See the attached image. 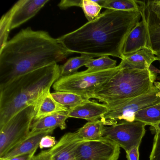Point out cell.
Returning a JSON list of instances; mask_svg holds the SVG:
<instances>
[{
    "mask_svg": "<svg viewBox=\"0 0 160 160\" xmlns=\"http://www.w3.org/2000/svg\"><path fill=\"white\" fill-rule=\"evenodd\" d=\"M139 147H134L126 152V157L128 160H139Z\"/></svg>",
    "mask_w": 160,
    "mask_h": 160,
    "instance_id": "cell-30",
    "label": "cell"
},
{
    "mask_svg": "<svg viewBox=\"0 0 160 160\" xmlns=\"http://www.w3.org/2000/svg\"><path fill=\"white\" fill-rule=\"evenodd\" d=\"M51 94L58 103L68 110L72 109L89 100L82 95L67 92L56 91Z\"/></svg>",
    "mask_w": 160,
    "mask_h": 160,
    "instance_id": "cell-20",
    "label": "cell"
},
{
    "mask_svg": "<svg viewBox=\"0 0 160 160\" xmlns=\"http://www.w3.org/2000/svg\"><path fill=\"white\" fill-rule=\"evenodd\" d=\"M49 0H20L13 6L11 30L18 28L35 16Z\"/></svg>",
    "mask_w": 160,
    "mask_h": 160,
    "instance_id": "cell-11",
    "label": "cell"
},
{
    "mask_svg": "<svg viewBox=\"0 0 160 160\" xmlns=\"http://www.w3.org/2000/svg\"><path fill=\"white\" fill-rule=\"evenodd\" d=\"M135 121L153 126L160 122V102L138 111L135 115Z\"/></svg>",
    "mask_w": 160,
    "mask_h": 160,
    "instance_id": "cell-22",
    "label": "cell"
},
{
    "mask_svg": "<svg viewBox=\"0 0 160 160\" xmlns=\"http://www.w3.org/2000/svg\"><path fill=\"white\" fill-rule=\"evenodd\" d=\"M54 130V129H50L30 133L27 138L10 150L0 159H10L15 156L36 152L42 138L45 136L52 134Z\"/></svg>",
    "mask_w": 160,
    "mask_h": 160,
    "instance_id": "cell-15",
    "label": "cell"
},
{
    "mask_svg": "<svg viewBox=\"0 0 160 160\" xmlns=\"http://www.w3.org/2000/svg\"><path fill=\"white\" fill-rule=\"evenodd\" d=\"M156 80H157V81H156L154 82V85L156 86L160 90V76H157Z\"/></svg>",
    "mask_w": 160,
    "mask_h": 160,
    "instance_id": "cell-34",
    "label": "cell"
},
{
    "mask_svg": "<svg viewBox=\"0 0 160 160\" xmlns=\"http://www.w3.org/2000/svg\"><path fill=\"white\" fill-rule=\"evenodd\" d=\"M140 19L139 11L106 9L96 19L58 39L72 54L93 58L112 56L122 60L126 38Z\"/></svg>",
    "mask_w": 160,
    "mask_h": 160,
    "instance_id": "cell-1",
    "label": "cell"
},
{
    "mask_svg": "<svg viewBox=\"0 0 160 160\" xmlns=\"http://www.w3.org/2000/svg\"><path fill=\"white\" fill-rule=\"evenodd\" d=\"M102 8L116 11H139V5L137 1L135 0H104Z\"/></svg>",
    "mask_w": 160,
    "mask_h": 160,
    "instance_id": "cell-23",
    "label": "cell"
},
{
    "mask_svg": "<svg viewBox=\"0 0 160 160\" xmlns=\"http://www.w3.org/2000/svg\"><path fill=\"white\" fill-rule=\"evenodd\" d=\"M151 127H153V129L155 131V133H158L160 134V122L151 126Z\"/></svg>",
    "mask_w": 160,
    "mask_h": 160,
    "instance_id": "cell-33",
    "label": "cell"
},
{
    "mask_svg": "<svg viewBox=\"0 0 160 160\" xmlns=\"http://www.w3.org/2000/svg\"><path fill=\"white\" fill-rule=\"evenodd\" d=\"M68 111L57 112L38 119L33 120L31 126L30 132L42 130L55 129L57 128L64 130L66 128V121L68 118Z\"/></svg>",
    "mask_w": 160,
    "mask_h": 160,
    "instance_id": "cell-17",
    "label": "cell"
},
{
    "mask_svg": "<svg viewBox=\"0 0 160 160\" xmlns=\"http://www.w3.org/2000/svg\"><path fill=\"white\" fill-rule=\"evenodd\" d=\"M149 160H160V134L155 133Z\"/></svg>",
    "mask_w": 160,
    "mask_h": 160,
    "instance_id": "cell-27",
    "label": "cell"
},
{
    "mask_svg": "<svg viewBox=\"0 0 160 160\" xmlns=\"http://www.w3.org/2000/svg\"><path fill=\"white\" fill-rule=\"evenodd\" d=\"M14 12L13 7H12L6 14L3 15L0 21V50L8 42L9 32L11 29V21Z\"/></svg>",
    "mask_w": 160,
    "mask_h": 160,
    "instance_id": "cell-24",
    "label": "cell"
},
{
    "mask_svg": "<svg viewBox=\"0 0 160 160\" xmlns=\"http://www.w3.org/2000/svg\"><path fill=\"white\" fill-rule=\"evenodd\" d=\"M72 54L46 32L31 28L21 30L0 50V87L22 75L62 61Z\"/></svg>",
    "mask_w": 160,
    "mask_h": 160,
    "instance_id": "cell-2",
    "label": "cell"
},
{
    "mask_svg": "<svg viewBox=\"0 0 160 160\" xmlns=\"http://www.w3.org/2000/svg\"><path fill=\"white\" fill-rule=\"evenodd\" d=\"M68 110L54 100L49 91L45 93L38 101L34 120L38 119L57 112Z\"/></svg>",
    "mask_w": 160,
    "mask_h": 160,
    "instance_id": "cell-18",
    "label": "cell"
},
{
    "mask_svg": "<svg viewBox=\"0 0 160 160\" xmlns=\"http://www.w3.org/2000/svg\"><path fill=\"white\" fill-rule=\"evenodd\" d=\"M109 108L105 104L89 100L68 110L69 118L82 119L88 122L101 119L108 112Z\"/></svg>",
    "mask_w": 160,
    "mask_h": 160,
    "instance_id": "cell-13",
    "label": "cell"
},
{
    "mask_svg": "<svg viewBox=\"0 0 160 160\" xmlns=\"http://www.w3.org/2000/svg\"><path fill=\"white\" fill-rule=\"evenodd\" d=\"M117 63V61L109 58V56H103L97 59H92L85 66L89 69L103 71L116 68Z\"/></svg>",
    "mask_w": 160,
    "mask_h": 160,
    "instance_id": "cell-25",
    "label": "cell"
},
{
    "mask_svg": "<svg viewBox=\"0 0 160 160\" xmlns=\"http://www.w3.org/2000/svg\"><path fill=\"white\" fill-rule=\"evenodd\" d=\"M38 102L21 110L0 128V158L28 137Z\"/></svg>",
    "mask_w": 160,
    "mask_h": 160,
    "instance_id": "cell-6",
    "label": "cell"
},
{
    "mask_svg": "<svg viewBox=\"0 0 160 160\" xmlns=\"http://www.w3.org/2000/svg\"><path fill=\"white\" fill-rule=\"evenodd\" d=\"M81 141L76 132L65 134L49 149L50 160H76V150Z\"/></svg>",
    "mask_w": 160,
    "mask_h": 160,
    "instance_id": "cell-12",
    "label": "cell"
},
{
    "mask_svg": "<svg viewBox=\"0 0 160 160\" xmlns=\"http://www.w3.org/2000/svg\"><path fill=\"white\" fill-rule=\"evenodd\" d=\"M147 47L146 28L143 20L138 22L126 38L122 50L123 58Z\"/></svg>",
    "mask_w": 160,
    "mask_h": 160,
    "instance_id": "cell-16",
    "label": "cell"
},
{
    "mask_svg": "<svg viewBox=\"0 0 160 160\" xmlns=\"http://www.w3.org/2000/svg\"><path fill=\"white\" fill-rule=\"evenodd\" d=\"M93 58V57L91 56L82 55L80 57L69 59L63 65L60 66V78L70 76L76 73L78 69L82 66H85Z\"/></svg>",
    "mask_w": 160,
    "mask_h": 160,
    "instance_id": "cell-21",
    "label": "cell"
},
{
    "mask_svg": "<svg viewBox=\"0 0 160 160\" xmlns=\"http://www.w3.org/2000/svg\"><path fill=\"white\" fill-rule=\"evenodd\" d=\"M81 8L88 22L96 19L101 14L102 7L97 1L82 0Z\"/></svg>",
    "mask_w": 160,
    "mask_h": 160,
    "instance_id": "cell-26",
    "label": "cell"
},
{
    "mask_svg": "<svg viewBox=\"0 0 160 160\" xmlns=\"http://www.w3.org/2000/svg\"><path fill=\"white\" fill-rule=\"evenodd\" d=\"M31 160H50L49 150L43 151L36 155H34Z\"/></svg>",
    "mask_w": 160,
    "mask_h": 160,
    "instance_id": "cell-31",
    "label": "cell"
},
{
    "mask_svg": "<svg viewBox=\"0 0 160 160\" xmlns=\"http://www.w3.org/2000/svg\"><path fill=\"white\" fill-rule=\"evenodd\" d=\"M159 58L149 48L146 47L131 56L124 57L119 66L122 68L137 70L150 69L151 64Z\"/></svg>",
    "mask_w": 160,
    "mask_h": 160,
    "instance_id": "cell-14",
    "label": "cell"
},
{
    "mask_svg": "<svg viewBox=\"0 0 160 160\" xmlns=\"http://www.w3.org/2000/svg\"><path fill=\"white\" fill-rule=\"evenodd\" d=\"M36 152L28 153V154H24V155H19V156H15L13 158L10 159H0V160H31L32 158L34 156Z\"/></svg>",
    "mask_w": 160,
    "mask_h": 160,
    "instance_id": "cell-32",
    "label": "cell"
},
{
    "mask_svg": "<svg viewBox=\"0 0 160 160\" xmlns=\"http://www.w3.org/2000/svg\"><path fill=\"white\" fill-rule=\"evenodd\" d=\"M157 76L150 69H120L97 88L91 99L99 100L109 109L148 92Z\"/></svg>",
    "mask_w": 160,
    "mask_h": 160,
    "instance_id": "cell-4",
    "label": "cell"
},
{
    "mask_svg": "<svg viewBox=\"0 0 160 160\" xmlns=\"http://www.w3.org/2000/svg\"><path fill=\"white\" fill-rule=\"evenodd\" d=\"M137 2L146 28L147 47L158 57L160 55V1Z\"/></svg>",
    "mask_w": 160,
    "mask_h": 160,
    "instance_id": "cell-9",
    "label": "cell"
},
{
    "mask_svg": "<svg viewBox=\"0 0 160 160\" xmlns=\"http://www.w3.org/2000/svg\"><path fill=\"white\" fill-rule=\"evenodd\" d=\"M120 148L107 139L81 141L76 150V160H118Z\"/></svg>",
    "mask_w": 160,
    "mask_h": 160,
    "instance_id": "cell-10",
    "label": "cell"
},
{
    "mask_svg": "<svg viewBox=\"0 0 160 160\" xmlns=\"http://www.w3.org/2000/svg\"><path fill=\"white\" fill-rule=\"evenodd\" d=\"M160 102V90L154 84L148 92L109 108L101 120L108 126L117 123L118 121H134L137 112Z\"/></svg>",
    "mask_w": 160,
    "mask_h": 160,
    "instance_id": "cell-7",
    "label": "cell"
},
{
    "mask_svg": "<svg viewBox=\"0 0 160 160\" xmlns=\"http://www.w3.org/2000/svg\"><path fill=\"white\" fill-rule=\"evenodd\" d=\"M158 57L159 58V60L158 61H159V63H160V65H159V68H160V56H158Z\"/></svg>",
    "mask_w": 160,
    "mask_h": 160,
    "instance_id": "cell-35",
    "label": "cell"
},
{
    "mask_svg": "<svg viewBox=\"0 0 160 160\" xmlns=\"http://www.w3.org/2000/svg\"><path fill=\"white\" fill-rule=\"evenodd\" d=\"M82 0H63L59 3L60 9L65 10L72 6H78L81 8Z\"/></svg>",
    "mask_w": 160,
    "mask_h": 160,
    "instance_id": "cell-29",
    "label": "cell"
},
{
    "mask_svg": "<svg viewBox=\"0 0 160 160\" xmlns=\"http://www.w3.org/2000/svg\"><path fill=\"white\" fill-rule=\"evenodd\" d=\"M121 69L119 65L103 71L88 69L70 76L61 78L54 83L53 88L56 91L73 92L90 100L95 90Z\"/></svg>",
    "mask_w": 160,
    "mask_h": 160,
    "instance_id": "cell-5",
    "label": "cell"
},
{
    "mask_svg": "<svg viewBox=\"0 0 160 160\" xmlns=\"http://www.w3.org/2000/svg\"><path fill=\"white\" fill-rule=\"evenodd\" d=\"M105 125L101 119L88 122L76 131L82 141L100 140L102 138V132Z\"/></svg>",
    "mask_w": 160,
    "mask_h": 160,
    "instance_id": "cell-19",
    "label": "cell"
},
{
    "mask_svg": "<svg viewBox=\"0 0 160 160\" xmlns=\"http://www.w3.org/2000/svg\"><path fill=\"white\" fill-rule=\"evenodd\" d=\"M146 126L145 123L137 121H122L109 126H105L102 137L126 152L133 147L140 146L146 133Z\"/></svg>",
    "mask_w": 160,
    "mask_h": 160,
    "instance_id": "cell-8",
    "label": "cell"
},
{
    "mask_svg": "<svg viewBox=\"0 0 160 160\" xmlns=\"http://www.w3.org/2000/svg\"><path fill=\"white\" fill-rule=\"evenodd\" d=\"M55 138L50 135L45 136L41 139L39 145V148L41 149L52 148L57 144Z\"/></svg>",
    "mask_w": 160,
    "mask_h": 160,
    "instance_id": "cell-28",
    "label": "cell"
},
{
    "mask_svg": "<svg viewBox=\"0 0 160 160\" xmlns=\"http://www.w3.org/2000/svg\"><path fill=\"white\" fill-rule=\"evenodd\" d=\"M54 63L17 78L0 87V128L21 110L36 103L60 78Z\"/></svg>",
    "mask_w": 160,
    "mask_h": 160,
    "instance_id": "cell-3",
    "label": "cell"
}]
</instances>
